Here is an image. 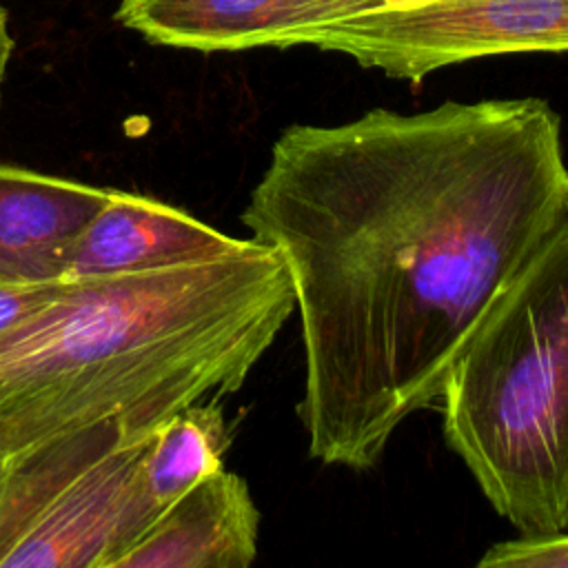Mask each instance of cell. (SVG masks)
Returning <instances> with one entry per match:
<instances>
[{"label":"cell","mask_w":568,"mask_h":568,"mask_svg":"<svg viewBox=\"0 0 568 568\" xmlns=\"http://www.w3.org/2000/svg\"><path fill=\"white\" fill-rule=\"evenodd\" d=\"M293 311L282 257L253 237L206 262L64 277L0 342V450L106 419L153 435L240 390Z\"/></svg>","instance_id":"7a4b0ae2"},{"label":"cell","mask_w":568,"mask_h":568,"mask_svg":"<svg viewBox=\"0 0 568 568\" xmlns=\"http://www.w3.org/2000/svg\"><path fill=\"white\" fill-rule=\"evenodd\" d=\"M568 215L561 115L541 98L291 124L240 215L284 262L308 455L377 466L435 408L468 333Z\"/></svg>","instance_id":"6da1fadb"},{"label":"cell","mask_w":568,"mask_h":568,"mask_svg":"<svg viewBox=\"0 0 568 568\" xmlns=\"http://www.w3.org/2000/svg\"><path fill=\"white\" fill-rule=\"evenodd\" d=\"M231 430L220 399L193 404L169 417L142 459V497L151 524L180 495L224 466Z\"/></svg>","instance_id":"30bf717a"},{"label":"cell","mask_w":568,"mask_h":568,"mask_svg":"<svg viewBox=\"0 0 568 568\" xmlns=\"http://www.w3.org/2000/svg\"><path fill=\"white\" fill-rule=\"evenodd\" d=\"M437 408L446 446L519 537L568 530V215L486 306Z\"/></svg>","instance_id":"3957f363"},{"label":"cell","mask_w":568,"mask_h":568,"mask_svg":"<svg viewBox=\"0 0 568 568\" xmlns=\"http://www.w3.org/2000/svg\"><path fill=\"white\" fill-rule=\"evenodd\" d=\"M111 189L0 164V280L67 277L69 253Z\"/></svg>","instance_id":"9c48e42d"},{"label":"cell","mask_w":568,"mask_h":568,"mask_svg":"<svg viewBox=\"0 0 568 568\" xmlns=\"http://www.w3.org/2000/svg\"><path fill=\"white\" fill-rule=\"evenodd\" d=\"M304 44L419 82L486 55L568 51V0H393L322 27Z\"/></svg>","instance_id":"5b68a950"},{"label":"cell","mask_w":568,"mask_h":568,"mask_svg":"<svg viewBox=\"0 0 568 568\" xmlns=\"http://www.w3.org/2000/svg\"><path fill=\"white\" fill-rule=\"evenodd\" d=\"M195 215L162 200L109 191L102 209L75 237L67 277L142 273L206 262L242 246Z\"/></svg>","instance_id":"52a82bcc"},{"label":"cell","mask_w":568,"mask_h":568,"mask_svg":"<svg viewBox=\"0 0 568 568\" xmlns=\"http://www.w3.org/2000/svg\"><path fill=\"white\" fill-rule=\"evenodd\" d=\"M257 541L248 484L222 466L166 506L113 568H248Z\"/></svg>","instance_id":"ba28073f"},{"label":"cell","mask_w":568,"mask_h":568,"mask_svg":"<svg viewBox=\"0 0 568 568\" xmlns=\"http://www.w3.org/2000/svg\"><path fill=\"white\" fill-rule=\"evenodd\" d=\"M64 280V277H62ZM62 280L18 282L0 280V342L20 331L58 293Z\"/></svg>","instance_id":"7c38bea8"},{"label":"cell","mask_w":568,"mask_h":568,"mask_svg":"<svg viewBox=\"0 0 568 568\" xmlns=\"http://www.w3.org/2000/svg\"><path fill=\"white\" fill-rule=\"evenodd\" d=\"M151 437L106 419L7 455L0 568H113L151 526L140 481Z\"/></svg>","instance_id":"277c9868"},{"label":"cell","mask_w":568,"mask_h":568,"mask_svg":"<svg viewBox=\"0 0 568 568\" xmlns=\"http://www.w3.org/2000/svg\"><path fill=\"white\" fill-rule=\"evenodd\" d=\"M479 568H568V530L548 537H517L493 544Z\"/></svg>","instance_id":"8fae6325"},{"label":"cell","mask_w":568,"mask_h":568,"mask_svg":"<svg viewBox=\"0 0 568 568\" xmlns=\"http://www.w3.org/2000/svg\"><path fill=\"white\" fill-rule=\"evenodd\" d=\"M393 0H120L113 18L153 44L193 51L297 47Z\"/></svg>","instance_id":"8992f818"},{"label":"cell","mask_w":568,"mask_h":568,"mask_svg":"<svg viewBox=\"0 0 568 568\" xmlns=\"http://www.w3.org/2000/svg\"><path fill=\"white\" fill-rule=\"evenodd\" d=\"M4 462H7V455L0 450V477H2V468H4Z\"/></svg>","instance_id":"5bb4252c"},{"label":"cell","mask_w":568,"mask_h":568,"mask_svg":"<svg viewBox=\"0 0 568 568\" xmlns=\"http://www.w3.org/2000/svg\"><path fill=\"white\" fill-rule=\"evenodd\" d=\"M13 47H16V42L9 31V16H7V9L0 4V91H2V82L7 75V67L11 60Z\"/></svg>","instance_id":"4fadbf2b"}]
</instances>
